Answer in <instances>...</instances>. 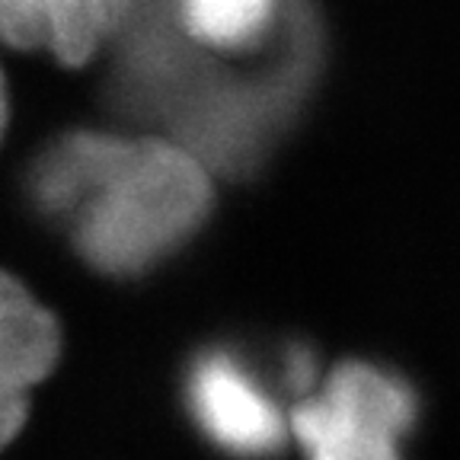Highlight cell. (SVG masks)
I'll return each instance as SVG.
<instances>
[{"mask_svg":"<svg viewBox=\"0 0 460 460\" xmlns=\"http://www.w3.org/2000/svg\"><path fill=\"white\" fill-rule=\"evenodd\" d=\"M211 208L208 164L172 137L115 135L71 224L77 252L106 275H137L176 252Z\"/></svg>","mask_w":460,"mask_h":460,"instance_id":"1","label":"cell"},{"mask_svg":"<svg viewBox=\"0 0 460 460\" xmlns=\"http://www.w3.org/2000/svg\"><path fill=\"white\" fill-rule=\"evenodd\" d=\"M416 419L412 390L365 361H345L291 412V431L307 460H400V441Z\"/></svg>","mask_w":460,"mask_h":460,"instance_id":"2","label":"cell"},{"mask_svg":"<svg viewBox=\"0 0 460 460\" xmlns=\"http://www.w3.org/2000/svg\"><path fill=\"white\" fill-rule=\"evenodd\" d=\"M186 402L205 438L234 457H269L285 441V416L259 377L230 352L195 358Z\"/></svg>","mask_w":460,"mask_h":460,"instance_id":"3","label":"cell"},{"mask_svg":"<svg viewBox=\"0 0 460 460\" xmlns=\"http://www.w3.org/2000/svg\"><path fill=\"white\" fill-rule=\"evenodd\" d=\"M135 0H0V26L16 49H45L67 67L86 65L119 36Z\"/></svg>","mask_w":460,"mask_h":460,"instance_id":"4","label":"cell"},{"mask_svg":"<svg viewBox=\"0 0 460 460\" xmlns=\"http://www.w3.org/2000/svg\"><path fill=\"white\" fill-rule=\"evenodd\" d=\"M58 349L55 316L7 275L0 288V431L7 441L26 422V394L55 367Z\"/></svg>","mask_w":460,"mask_h":460,"instance_id":"5","label":"cell"}]
</instances>
